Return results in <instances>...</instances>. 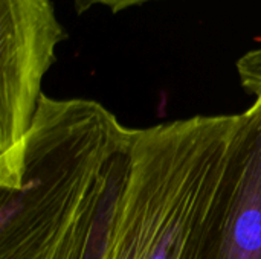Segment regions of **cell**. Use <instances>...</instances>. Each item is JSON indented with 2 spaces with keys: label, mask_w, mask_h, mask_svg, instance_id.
<instances>
[{
  "label": "cell",
  "mask_w": 261,
  "mask_h": 259,
  "mask_svg": "<svg viewBox=\"0 0 261 259\" xmlns=\"http://www.w3.org/2000/svg\"><path fill=\"white\" fill-rule=\"evenodd\" d=\"M92 99L40 98L18 188H0V259H55L107 154L127 134Z\"/></svg>",
  "instance_id": "obj_1"
},
{
  "label": "cell",
  "mask_w": 261,
  "mask_h": 259,
  "mask_svg": "<svg viewBox=\"0 0 261 259\" xmlns=\"http://www.w3.org/2000/svg\"><path fill=\"white\" fill-rule=\"evenodd\" d=\"M236 124L237 114H217L135 130L110 259L190 258Z\"/></svg>",
  "instance_id": "obj_2"
},
{
  "label": "cell",
  "mask_w": 261,
  "mask_h": 259,
  "mask_svg": "<svg viewBox=\"0 0 261 259\" xmlns=\"http://www.w3.org/2000/svg\"><path fill=\"white\" fill-rule=\"evenodd\" d=\"M64 38L50 0H0V188L20 185L23 140Z\"/></svg>",
  "instance_id": "obj_3"
},
{
  "label": "cell",
  "mask_w": 261,
  "mask_h": 259,
  "mask_svg": "<svg viewBox=\"0 0 261 259\" xmlns=\"http://www.w3.org/2000/svg\"><path fill=\"white\" fill-rule=\"evenodd\" d=\"M188 259H261V96L237 114Z\"/></svg>",
  "instance_id": "obj_4"
},
{
  "label": "cell",
  "mask_w": 261,
  "mask_h": 259,
  "mask_svg": "<svg viewBox=\"0 0 261 259\" xmlns=\"http://www.w3.org/2000/svg\"><path fill=\"white\" fill-rule=\"evenodd\" d=\"M135 130L107 154L55 259H110L133 163Z\"/></svg>",
  "instance_id": "obj_5"
},
{
  "label": "cell",
  "mask_w": 261,
  "mask_h": 259,
  "mask_svg": "<svg viewBox=\"0 0 261 259\" xmlns=\"http://www.w3.org/2000/svg\"><path fill=\"white\" fill-rule=\"evenodd\" d=\"M242 87L255 98L261 96V47L246 52L237 61Z\"/></svg>",
  "instance_id": "obj_6"
},
{
  "label": "cell",
  "mask_w": 261,
  "mask_h": 259,
  "mask_svg": "<svg viewBox=\"0 0 261 259\" xmlns=\"http://www.w3.org/2000/svg\"><path fill=\"white\" fill-rule=\"evenodd\" d=\"M147 2H154V0H75V8L78 12H84L90 9L93 5H102L106 8H110L112 12H119L132 6H138Z\"/></svg>",
  "instance_id": "obj_7"
}]
</instances>
